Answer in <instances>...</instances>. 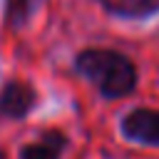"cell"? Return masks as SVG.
Listing matches in <instances>:
<instances>
[{"mask_svg":"<svg viewBox=\"0 0 159 159\" xmlns=\"http://www.w3.org/2000/svg\"><path fill=\"white\" fill-rule=\"evenodd\" d=\"M35 102H37L35 89L22 80H10L0 92V112L5 117H10V119L25 117L35 107Z\"/></svg>","mask_w":159,"mask_h":159,"instance_id":"obj_2","label":"cell"},{"mask_svg":"<svg viewBox=\"0 0 159 159\" xmlns=\"http://www.w3.org/2000/svg\"><path fill=\"white\" fill-rule=\"evenodd\" d=\"M77 70L92 80L102 94L107 97H122L127 94L134 82H137V72L134 65L112 50H84L77 57Z\"/></svg>","mask_w":159,"mask_h":159,"instance_id":"obj_1","label":"cell"},{"mask_svg":"<svg viewBox=\"0 0 159 159\" xmlns=\"http://www.w3.org/2000/svg\"><path fill=\"white\" fill-rule=\"evenodd\" d=\"M35 7V0H10L7 2V22L20 25Z\"/></svg>","mask_w":159,"mask_h":159,"instance_id":"obj_6","label":"cell"},{"mask_svg":"<svg viewBox=\"0 0 159 159\" xmlns=\"http://www.w3.org/2000/svg\"><path fill=\"white\" fill-rule=\"evenodd\" d=\"M107 10L127 17H142L154 10H159V0H99Z\"/></svg>","mask_w":159,"mask_h":159,"instance_id":"obj_5","label":"cell"},{"mask_svg":"<svg viewBox=\"0 0 159 159\" xmlns=\"http://www.w3.org/2000/svg\"><path fill=\"white\" fill-rule=\"evenodd\" d=\"M62 147H65V137L60 132H47L42 137V142L22 147L20 159H57Z\"/></svg>","mask_w":159,"mask_h":159,"instance_id":"obj_4","label":"cell"},{"mask_svg":"<svg viewBox=\"0 0 159 159\" xmlns=\"http://www.w3.org/2000/svg\"><path fill=\"white\" fill-rule=\"evenodd\" d=\"M122 132L129 139H137L144 144H159V109L129 112L122 122Z\"/></svg>","mask_w":159,"mask_h":159,"instance_id":"obj_3","label":"cell"}]
</instances>
